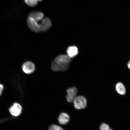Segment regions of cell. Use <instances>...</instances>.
<instances>
[{
  "instance_id": "5bb4252c",
  "label": "cell",
  "mask_w": 130,
  "mask_h": 130,
  "mask_svg": "<svg viewBox=\"0 0 130 130\" xmlns=\"http://www.w3.org/2000/svg\"><path fill=\"white\" fill-rule=\"evenodd\" d=\"M128 68L130 69V61L129 62V63H128Z\"/></svg>"
},
{
  "instance_id": "3957f363",
  "label": "cell",
  "mask_w": 130,
  "mask_h": 130,
  "mask_svg": "<svg viewBox=\"0 0 130 130\" xmlns=\"http://www.w3.org/2000/svg\"><path fill=\"white\" fill-rule=\"evenodd\" d=\"M73 102L74 107L78 110L85 108L87 106V100L85 97L82 96L76 97Z\"/></svg>"
},
{
  "instance_id": "7a4b0ae2",
  "label": "cell",
  "mask_w": 130,
  "mask_h": 130,
  "mask_svg": "<svg viewBox=\"0 0 130 130\" xmlns=\"http://www.w3.org/2000/svg\"><path fill=\"white\" fill-rule=\"evenodd\" d=\"M71 62V58L67 55H59L52 62V69L55 72L66 71L69 69Z\"/></svg>"
},
{
  "instance_id": "6da1fadb",
  "label": "cell",
  "mask_w": 130,
  "mask_h": 130,
  "mask_svg": "<svg viewBox=\"0 0 130 130\" xmlns=\"http://www.w3.org/2000/svg\"><path fill=\"white\" fill-rule=\"evenodd\" d=\"M27 23L31 30L36 32L46 31L52 26L51 21L48 17L44 18L40 21L33 20L28 17Z\"/></svg>"
},
{
  "instance_id": "4fadbf2b",
  "label": "cell",
  "mask_w": 130,
  "mask_h": 130,
  "mask_svg": "<svg viewBox=\"0 0 130 130\" xmlns=\"http://www.w3.org/2000/svg\"><path fill=\"white\" fill-rule=\"evenodd\" d=\"M4 86L2 84H0V95H1L3 92V89H4Z\"/></svg>"
},
{
  "instance_id": "30bf717a",
  "label": "cell",
  "mask_w": 130,
  "mask_h": 130,
  "mask_svg": "<svg viewBox=\"0 0 130 130\" xmlns=\"http://www.w3.org/2000/svg\"><path fill=\"white\" fill-rule=\"evenodd\" d=\"M24 1L28 6L32 7L36 6L38 2L37 0H24Z\"/></svg>"
},
{
  "instance_id": "ba28073f",
  "label": "cell",
  "mask_w": 130,
  "mask_h": 130,
  "mask_svg": "<svg viewBox=\"0 0 130 130\" xmlns=\"http://www.w3.org/2000/svg\"><path fill=\"white\" fill-rule=\"evenodd\" d=\"M70 120L69 115L66 113H63L60 115L58 118V121L60 124L65 125Z\"/></svg>"
},
{
  "instance_id": "9c48e42d",
  "label": "cell",
  "mask_w": 130,
  "mask_h": 130,
  "mask_svg": "<svg viewBox=\"0 0 130 130\" xmlns=\"http://www.w3.org/2000/svg\"><path fill=\"white\" fill-rule=\"evenodd\" d=\"M115 88L118 93L121 95H124L126 93V89L125 86L121 82L118 83L116 84Z\"/></svg>"
},
{
  "instance_id": "52a82bcc",
  "label": "cell",
  "mask_w": 130,
  "mask_h": 130,
  "mask_svg": "<svg viewBox=\"0 0 130 130\" xmlns=\"http://www.w3.org/2000/svg\"><path fill=\"white\" fill-rule=\"evenodd\" d=\"M67 56L70 58H73L77 56L78 53V50L77 47L71 46L67 48Z\"/></svg>"
},
{
  "instance_id": "9a60e30c",
  "label": "cell",
  "mask_w": 130,
  "mask_h": 130,
  "mask_svg": "<svg viewBox=\"0 0 130 130\" xmlns=\"http://www.w3.org/2000/svg\"><path fill=\"white\" fill-rule=\"evenodd\" d=\"M38 1H42V0H37Z\"/></svg>"
},
{
  "instance_id": "5b68a950",
  "label": "cell",
  "mask_w": 130,
  "mask_h": 130,
  "mask_svg": "<svg viewBox=\"0 0 130 130\" xmlns=\"http://www.w3.org/2000/svg\"><path fill=\"white\" fill-rule=\"evenodd\" d=\"M22 108L19 104L15 103L11 106L9 109L10 113L13 116H17L22 113Z\"/></svg>"
},
{
  "instance_id": "8992f818",
  "label": "cell",
  "mask_w": 130,
  "mask_h": 130,
  "mask_svg": "<svg viewBox=\"0 0 130 130\" xmlns=\"http://www.w3.org/2000/svg\"><path fill=\"white\" fill-rule=\"evenodd\" d=\"M22 69L24 73L27 74H30L35 71V66L33 63L27 61L23 65Z\"/></svg>"
},
{
  "instance_id": "277c9868",
  "label": "cell",
  "mask_w": 130,
  "mask_h": 130,
  "mask_svg": "<svg viewBox=\"0 0 130 130\" xmlns=\"http://www.w3.org/2000/svg\"><path fill=\"white\" fill-rule=\"evenodd\" d=\"M77 90L76 88L73 87L68 89L67 90L66 98L67 101L72 102L74 101V99L77 96Z\"/></svg>"
},
{
  "instance_id": "7c38bea8",
  "label": "cell",
  "mask_w": 130,
  "mask_h": 130,
  "mask_svg": "<svg viewBox=\"0 0 130 130\" xmlns=\"http://www.w3.org/2000/svg\"><path fill=\"white\" fill-rule=\"evenodd\" d=\"M110 129L109 126L105 123H102L100 126V130H109Z\"/></svg>"
},
{
  "instance_id": "8fae6325",
  "label": "cell",
  "mask_w": 130,
  "mask_h": 130,
  "mask_svg": "<svg viewBox=\"0 0 130 130\" xmlns=\"http://www.w3.org/2000/svg\"><path fill=\"white\" fill-rule=\"evenodd\" d=\"M49 130H64L61 126L56 125H53L50 127Z\"/></svg>"
}]
</instances>
